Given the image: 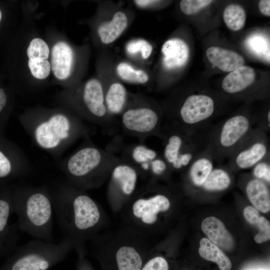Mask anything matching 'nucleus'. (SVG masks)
Here are the masks:
<instances>
[{
	"instance_id": "nucleus-1",
	"label": "nucleus",
	"mask_w": 270,
	"mask_h": 270,
	"mask_svg": "<svg viewBox=\"0 0 270 270\" xmlns=\"http://www.w3.org/2000/svg\"><path fill=\"white\" fill-rule=\"evenodd\" d=\"M68 183L50 194L58 224L80 256L86 244L106 228L108 220L100 206L86 192Z\"/></svg>"
},
{
	"instance_id": "nucleus-2",
	"label": "nucleus",
	"mask_w": 270,
	"mask_h": 270,
	"mask_svg": "<svg viewBox=\"0 0 270 270\" xmlns=\"http://www.w3.org/2000/svg\"><path fill=\"white\" fill-rule=\"evenodd\" d=\"M105 270H140L150 252L147 237L125 226L102 230L88 242Z\"/></svg>"
},
{
	"instance_id": "nucleus-3",
	"label": "nucleus",
	"mask_w": 270,
	"mask_h": 270,
	"mask_svg": "<svg viewBox=\"0 0 270 270\" xmlns=\"http://www.w3.org/2000/svg\"><path fill=\"white\" fill-rule=\"evenodd\" d=\"M120 160V158L106 150L88 145L73 154L62 170L68 184L86 191L103 185Z\"/></svg>"
},
{
	"instance_id": "nucleus-4",
	"label": "nucleus",
	"mask_w": 270,
	"mask_h": 270,
	"mask_svg": "<svg viewBox=\"0 0 270 270\" xmlns=\"http://www.w3.org/2000/svg\"><path fill=\"white\" fill-rule=\"evenodd\" d=\"M171 200L164 191L148 180L136 191L120 213L124 226L146 237L158 224L162 214L168 212Z\"/></svg>"
},
{
	"instance_id": "nucleus-5",
	"label": "nucleus",
	"mask_w": 270,
	"mask_h": 270,
	"mask_svg": "<svg viewBox=\"0 0 270 270\" xmlns=\"http://www.w3.org/2000/svg\"><path fill=\"white\" fill-rule=\"evenodd\" d=\"M12 204L22 231L36 238L52 242L54 210L50 194L46 190H22L14 196Z\"/></svg>"
},
{
	"instance_id": "nucleus-6",
	"label": "nucleus",
	"mask_w": 270,
	"mask_h": 270,
	"mask_svg": "<svg viewBox=\"0 0 270 270\" xmlns=\"http://www.w3.org/2000/svg\"><path fill=\"white\" fill-rule=\"evenodd\" d=\"M34 140L38 145L52 150L72 142L86 134V130L76 114L55 113L36 122L32 128Z\"/></svg>"
},
{
	"instance_id": "nucleus-7",
	"label": "nucleus",
	"mask_w": 270,
	"mask_h": 270,
	"mask_svg": "<svg viewBox=\"0 0 270 270\" xmlns=\"http://www.w3.org/2000/svg\"><path fill=\"white\" fill-rule=\"evenodd\" d=\"M73 248L67 238L58 244L36 238L22 246L11 270H46Z\"/></svg>"
},
{
	"instance_id": "nucleus-8",
	"label": "nucleus",
	"mask_w": 270,
	"mask_h": 270,
	"mask_svg": "<svg viewBox=\"0 0 270 270\" xmlns=\"http://www.w3.org/2000/svg\"><path fill=\"white\" fill-rule=\"evenodd\" d=\"M162 116L160 111L144 98L128 102L121 114V124L128 134L144 140L155 136L160 137Z\"/></svg>"
},
{
	"instance_id": "nucleus-9",
	"label": "nucleus",
	"mask_w": 270,
	"mask_h": 270,
	"mask_svg": "<svg viewBox=\"0 0 270 270\" xmlns=\"http://www.w3.org/2000/svg\"><path fill=\"white\" fill-rule=\"evenodd\" d=\"M140 174L137 168L120 158L108 177L107 198L112 210L120 212L136 191Z\"/></svg>"
},
{
	"instance_id": "nucleus-10",
	"label": "nucleus",
	"mask_w": 270,
	"mask_h": 270,
	"mask_svg": "<svg viewBox=\"0 0 270 270\" xmlns=\"http://www.w3.org/2000/svg\"><path fill=\"white\" fill-rule=\"evenodd\" d=\"M254 122L242 114L228 118L217 128L208 150L214 158L230 155L252 130Z\"/></svg>"
},
{
	"instance_id": "nucleus-11",
	"label": "nucleus",
	"mask_w": 270,
	"mask_h": 270,
	"mask_svg": "<svg viewBox=\"0 0 270 270\" xmlns=\"http://www.w3.org/2000/svg\"><path fill=\"white\" fill-rule=\"evenodd\" d=\"M104 89L97 78L88 80L81 90L74 106L76 115L103 127H109L114 122L108 113L104 98Z\"/></svg>"
},
{
	"instance_id": "nucleus-12",
	"label": "nucleus",
	"mask_w": 270,
	"mask_h": 270,
	"mask_svg": "<svg viewBox=\"0 0 270 270\" xmlns=\"http://www.w3.org/2000/svg\"><path fill=\"white\" fill-rule=\"evenodd\" d=\"M214 111V102L212 98L205 94H192L185 100L170 122L190 136L191 130L206 123Z\"/></svg>"
},
{
	"instance_id": "nucleus-13",
	"label": "nucleus",
	"mask_w": 270,
	"mask_h": 270,
	"mask_svg": "<svg viewBox=\"0 0 270 270\" xmlns=\"http://www.w3.org/2000/svg\"><path fill=\"white\" fill-rule=\"evenodd\" d=\"M230 163L240 169L254 167L268 156V140L260 129L252 130L230 155Z\"/></svg>"
},
{
	"instance_id": "nucleus-14",
	"label": "nucleus",
	"mask_w": 270,
	"mask_h": 270,
	"mask_svg": "<svg viewBox=\"0 0 270 270\" xmlns=\"http://www.w3.org/2000/svg\"><path fill=\"white\" fill-rule=\"evenodd\" d=\"M28 67L32 76L38 80L48 78L51 70L48 60L50 48L45 41L40 38H34L27 48Z\"/></svg>"
},
{
	"instance_id": "nucleus-15",
	"label": "nucleus",
	"mask_w": 270,
	"mask_h": 270,
	"mask_svg": "<svg viewBox=\"0 0 270 270\" xmlns=\"http://www.w3.org/2000/svg\"><path fill=\"white\" fill-rule=\"evenodd\" d=\"M188 136L184 130L172 124L168 128H162L160 138L164 142L163 158L170 168L190 145Z\"/></svg>"
},
{
	"instance_id": "nucleus-16",
	"label": "nucleus",
	"mask_w": 270,
	"mask_h": 270,
	"mask_svg": "<svg viewBox=\"0 0 270 270\" xmlns=\"http://www.w3.org/2000/svg\"><path fill=\"white\" fill-rule=\"evenodd\" d=\"M162 64L168 70L179 68L186 64L190 56L189 48L182 40L173 38L166 40L161 49Z\"/></svg>"
},
{
	"instance_id": "nucleus-17",
	"label": "nucleus",
	"mask_w": 270,
	"mask_h": 270,
	"mask_svg": "<svg viewBox=\"0 0 270 270\" xmlns=\"http://www.w3.org/2000/svg\"><path fill=\"white\" fill-rule=\"evenodd\" d=\"M74 52L70 46L64 42H58L52 48L51 69L55 77L64 80L70 76L74 64Z\"/></svg>"
},
{
	"instance_id": "nucleus-18",
	"label": "nucleus",
	"mask_w": 270,
	"mask_h": 270,
	"mask_svg": "<svg viewBox=\"0 0 270 270\" xmlns=\"http://www.w3.org/2000/svg\"><path fill=\"white\" fill-rule=\"evenodd\" d=\"M122 158L129 162L138 170L140 176L148 180L150 162L158 155L154 150L142 144H132L126 147Z\"/></svg>"
},
{
	"instance_id": "nucleus-19",
	"label": "nucleus",
	"mask_w": 270,
	"mask_h": 270,
	"mask_svg": "<svg viewBox=\"0 0 270 270\" xmlns=\"http://www.w3.org/2000/svg\"><path fill=\"white\" fill-rule=\"evenodd\" d=\"M201 227L208 239L218 247L227 250L234 248L233 237L218 218L214 216L208 217L203 220Z\"/></svg>"
},
{
	"instance_id": "nucleus-20",
	"label": "nucleus",
	"mask_w": 270,
	"mask_h": 270,
	"mask_svg": "<svg viewBox=\"0 0 270 270\" xmlns=\"http://www.w3.org/2000/svg\"><path fill=\"white\" fill-rule=\"evenodd\" d=\"M256 78V73L253 68L242 66L231 72L224 78L222 88L229 94L238 93L250 86Z\"/></svg>"
},
{
	"instance_id": "nucleus-21",
	"label": "nucleus",
	"mask_w": 270,
	"mask_h": 270,
	"mask_svg": "<svg viewBox=\"0 0 270 270\" xmlns=\"http://www.w3.org/2000/svg\"><path fill=\"white\" fill-rule=\"evenodd\" d=\"M206 54L212 64L226 72H232L243 66L244 62V60L240 54L220 47L209 48Z\"/></svg>"
},
{
	"instance_id": "nucleus-22",
	"label": "nucleus",
	"mask_w": 270,
	"mask_h": 270,
	"mask_svg": "<svg viewBox=\"0 0 270 270\" xmlns=\"http://www.w3.org/2000/svg\"><path fill=\"white\" fill-rule=\"evenodd\" d=\"M104 103L109 114L114 118L121 115L128 101V95L124 86L114 82L104 89Z\"/></svg>"
},
{
	"instance_id": "nucleus-23",
	"label": "nucleus",
	"mask_w": 270,
	"mask_h": 270,
	"mask_svg": "<svg viewBox=\"0 0 270 270\" xmlns=\"http://www.w3.org/2000/svg\"><path fill=\"white\" fill-rule=\"evenodd\" d=\"M128 19L126 14L118 11L112 20L102 22L98 28V34L102 42L108 44L115 41L126 30Z\"/></svg>"
},
{
	"instance_id": "nucleus-24",
	"label": "nucleus",
	"mask_w": 270,
	"mask_h": 270,
	"mask_svg": "<svg viewBox=\"0 0 270 270\" xmlns=\"http://www.w3.org/2000/svg\"><path fill=\"white\" fill-rule=\"evenodd\" d=\"M214 156L208 150L194 158L190 164L189 176L196 186H202L207 178L214 169Z\"/></svg>"
},
{
	"instance_id": "nucleus-25",
	"label": "nucleus",
	"mask_w": 270,
	"mask_h": 270,
	"mask_svg": "<svg viewBox=\"0 0 270 270\" xmlns=\"http://www.w3.org/2000/svg\"><path fill=\"white\" fill-rule=\"evenodd\" d=\"M246 190L248 198L256 208L264 213L270 210V192L263 180L256 178L251 180L248 182Z\"/></svg>"
},
{
	"instance_id": "nucleus-26",
	"label": "nucleus",
	"mask_w": 270,
	"mask_h": 270,
	"mask_svg": "<svg viewBox=\"0 0 270 270\" xmlns=\"http://www.w3.org/2000/svg\"><path fill=\"white\" fill-rule=\"evenodd\" d=\"M198 252L202 258L216 262L220 270H230L232 262L229 258L214 244L207 238L200 242Z\"/></svg>"
},
{
	"instance_id": "nucleus-27",
	"label": "nucleus",
	"mask_w": 270,
	"mask_h": 270,
	"mask_svg": "<svg viewBox=\"0 0 270 270\" xmlns=\"http://www.w3.org/2000/svg\"><path fill=\"white\" fill-rule=\"evenodd\" d=\"M116 72L122 81L130 84H142L149 80L148 75L145 71L134 68L125 62H121L117 65Z\"/></svg>"
},
{
	"instance_id": "nucleus-28",
	"label": "nucleus",
	"mask_w": 270,
	"mask_h": 270,
	"mask_svg": "<svg viewBox=\"0 0 270 270\" xmlns=\"http://www.w3.org/2000/svg\"><path fill=\"white\" fill-rule=\"evenodd\" d=\"M248 49L257 57L270 62V40L262 34H254L246 40Z\"/></svg>"
},
{
	"instance_id": "nucleus-29",
	"label": "nucleus",
	"mask_w": 270,
	"mask_h": 270,
	"mask_svg": "<svg viewBox=\"0 0 270 270\" xmlns=\"http://www.w3.org/2000/svg\"><path fill=\"white\" fill-rule=\"evenodd\" d=\"M231 184V178L225 170L218 168H214L202 185L208 191H220L228 188Z\"/></svg>"
},
{
	"instance_id": "nucleus-30",
	"label": "nucleus",
	"mask_w": 270,
	"mask_h": 270,
	"mask_svg": "<svg viewBox=\"0 0 270 270\" xmlns=\"http://www.w3.org/2000/svg\"><path fill=\"white\" fill-rule=\"evenodd\" d=\"M246 15L242 6L236 4L228 6L224 11L223 18L230 30L238 31L244 25Z\"/></svg>"
},
{
	"instance_id": "nucleus-31",
	"label": "nucleus",
	"mask_w": 270,
	"mask_h": 270,
	"mask_svg": "<svg viewBox=\"0 0 270 270\" xmlns=\"http://www.w3.org/2000/svg\"><path fill=\"white\" fill-rule=\"evenodd\" d=\"M0 140V179L6 178L19 172L12 156Z\"/></svg>"
},
{
	"instance_id": "nucleus-32",
	"label": "nucleus",
	"mask_w": 270,
	"mask_h": 270,
	"mask_svg": "<svg viewBox=\"0 0 270 270\" xmlns=\"http://www.w3.org/2000/svg\"><path fill=\"white\" fill-rule=\"evenodd\" d=\"M152 44L144 39H136L128 42L126 46L127 54L134 55L140 52L144 59H148L152 52Z\"/></svg>"
},
{
	"instance_id": "nucleus-33",
	"label": "nucleus",
	"mask_w": 270,
	"mask_h": 270,
	"mask_svg": "<svg viewBox=\"0 0 270 270\" xmlns=\"http://www.w3.org/2000/svg\"><path fill=\"white\" fill-rule=\"evenodd\" d=\"M140 270H169V264L164 256L150 252Z\"/></svg>"
},
{
	"instance_id": "nucleus-34",
	"label": "nucleus",
	"mask_w": 270,
	"mask_h": 270,
	"mask_svg": "<svg viewBox=\"0 0 270 270\" xmlns=\"http://www.w3.org/2000/svg\"><path fill=\"white\" fill-rule=\"evenodd\" d=\"M212 2L211 0H182L180 6L184 14L192 15L198 12Z\"/></svg>"
},
{
	"instance_id": "nucleus-35",
	"label": "nucleus",
	"mask_w": 270,
	"mask_h": 270,
	"mask_svg": "<svg viewBox=\"0 0 270 270\" xmlns=\"http://www.w3.org/2000/svg\"><path fill=\"white\" fill-rule=\"evenodd\" d=\"M169 168L164 159L158 156L150 162L149 180L155 181L158 178L163 176Z\"/></svg>"
},
{
	"instance_id": "nucleus-36",
	"label": "nucleus",
	"mask_w": 270,
	"mask_h": 270,
	"mask_svg": "<svg viewBox=\"0 0 270 270\" xmlns=\"http://www.w3.org/2000/svg\"><path fill=\"white\" fill-rule=\"evenodd\" d=\"M260 230V232L254 237L256 242L260 244L270 240V224L269 221L264 216H260L256 224Z\"/></svg>"
},
{
	"instance_id": "nucleus-37",
	"label": "nucleus",
	"mask_w": 270,
	"mask_h": 270,
	"mask_svg": "<svg viewBox=\"0 0 270 270\" xmlns=\"http://www.w3.org/2000/svg\"><path fill=\"white\" fill-rule=\"evenodd\" d=\"M268 157L254 166L253 174L256 178L264 180L266 182L270 183V166Z\"/></svg>"
},
{
	"instance_id": "nucleus-38",
	"label": "nucleus",
	"mask_w": 270,
	"mask_h": 270,
	"mask_svg": "<svg viewBox=\"0 0 270 270\" xmlns=\"http://www.w3.org/2000/svg\"><path fill=\"white\" fill-rule=\"evenodd\" d=\"M12 208L10 202L0 198V235L6 229Z\"/></svg>"
},
{
	"instance_id": "nucleus-39",
	"label": "nucleus",
	"mask_w": 270,
	"mask_h": 270,
	"mask_svg": "<svg viewBox=\"0 0 270 270\" xmlns=\"http://www.w3.org/2000/svg\"><path fill=\"white\" fill-rule=\"evenodd\" d=\"M244 215L246 220L253 225H256L260 217L258 210L251 206H248L244 209Z\"/></svg>"
},
{
	"instance_id": "nucleus-40",
	"label": "nucleus",
	"mask_w": 270,
	"mask_h": 270,
	"mask_svg": "<svg viewBox=\"0 0 270 270\" xmlns=\"http://www.w3.org/2000/svg\"><path fill=\"white\" fill-rule=\"evenodd\" d=\"M8 104V96L5 90L0 86V125Z\"/></svg>"
},
{
	"instance_id": "nucleus-41",
	"label": "nucleus",
	"mask_w": 270,
	"mask_h": 270,
	"mask_svg": "<svg viewBox=\"0 0 270 270\" xmlns=\"http://www.w3.org/2000/svg\"><path fill=\"white\" fill-rule=\"evenodd\" d=\"M258 8L260 12L267 16H270V0H261L258 4Z\"/></svg>"
},
{
	"instance_id": "nucleus-42",
	"label": "nucleus",
	"mask_w": 270,
	"mask_h": 270,
	"mask_svg": "<svg viewBox=\"0 0 270 270\" xmlns=\"http://www.w3.org/2000/svg\"><path fill=\"white\" fill-rule=\"evenodd\" d=\"M158 2V1L150 0H134V3L136 6L140 8H145L150 6Z\"/></svg>"
},
{
	"instance_id": "nucleus-43",
	"label": "nucleus",
	"mask_w": 270,
	"mask_h": 270,
	"mask_svg": "<svg viewBox=\"0 0 270 270\" xmlns=\"http://www.w3.org/2000/svg\"><path fill=\"white\" fill-rule=\"evenodd\" d=\"M2 19V12L1 9L0 8V23L1 22Z\"/></svg>"
},
{
	"instance_id": "nucleus-44",
	"label": "nucleus",
	"mask_w": 270,
	"mask_h": 270,
	"mask_svg": "<svg viewBox=\"0 0 270 270\" xmlns=\"http://www.w3.org/2000/svg\"><path fill=\"white\" fill-rule=\"evenodd\" d=\"M81 270H91L86 266H84V267H82Z\"/></svg>"
},
{
	"instance_id": "nucleus-45",
	"label": "nucleus",
	"mask_w": 270,
	"mask_h": 270,
	"mask_svg": "<svg viewBox=\"0 0 270 270\" xmlns=\"http://www.w3.org/2000/svg\"><path fill=\"white\" fill-rule=\"evenodd\" d=\"M265 270L264 269H258V270Z\"/></svg>"
},
{
	"instance_id": "nucleus-46",
	"label": "nucleus",
	"mask_w": 270,
	"mask_h": 270,
	"mask_svg": "<svg viewBox=\"0 0 270 270\" xmlns=\"http://www.w3.org/2000/svg\"></svg>"
}]
</instances>
